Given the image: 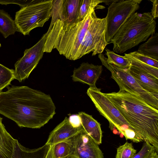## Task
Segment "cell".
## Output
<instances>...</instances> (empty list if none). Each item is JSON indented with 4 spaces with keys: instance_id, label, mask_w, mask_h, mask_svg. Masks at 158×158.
I'll return each mask as SVG.
<instances>
[{
    "instance_id": "cell-15",
    "label": "cell",
    "mask_w": 158,
    "mask_h": 158,
    "mask_svg": "<svg viewBox=\"0 0 158 158\" xmlns=\"http://www.w3.org/2000/svg\"><path fill=\"white\" fill-rule=\"evenodd\" d=\"M128 69L143 89L158 99V78L131 66Z\"/></svg>"
},
{
    "instance_id": "cell-1",
    "label": "cell",
    "mask_w": 158,
    "mask_h": 158,
    "mask_svg": "<svg viewBox=\"0 0 158 158\" xmlns=\"http://www.w3.org/2000/svg\"><path fill=\"white\" fill-rule=\"evenodd\" d=\"M6 87V91L0 92V114L20 127L40 128L55 114L49 95L25 86Z\"/></svg>"
},
{
    "instance_id": "cell-10",
    "label": "cell",
    "mask_w": 158,
    "mask_h": 158,
    "mask_svg": "<svg viewBox=\"0 0 158 158\" xmlns=\"http://www.w3.org/2000/svg\"><path fill=\"white\" fill-rule=\"evenodd\" d=\"M46 33L31 48L26 49L23 56L15 64V79L21 82L27 78L43 56Z\"/></svg>"
},
{
    "instance_id": "cell-27",
    "label": "cell",
    "mask_w": 158,
    "mask_h": 158,
    "mask_svg": "<svg viewBox=\"0 0 158 158\" xmlns=\"http://www.w3.org/2000/svg\"><path fill=\"white\" fill-rule=\"evenodd\" d=\"M131 66L158 78V69L132 59H128Z\"/></svg>"
},
{
    "instance_id": "cell-18",
    "label": "cell",
    "mask_w": 158,
    "mask_h": 158,
    "mask_svg": "<svg viewBox=\"0 0 158 158\" xmlns=\"http://www.w3.org/2000/svg\"><path fill=\"white\" fill-rule=\"evenodd\" d=\"M0 117V158H11L14 144V139L6 130Z\"/></svg>"
},
{
    "instance_id": "cell-9",
    "label": "cell",
    "mask_w": 158,
    "mask_h": 158,
    "mask_svg": "<svg viewBox=\"0 0 158 158\" xmlns=\"http://www.w3.org/2000/svg\"><path fill=\"white\" fill-rule=\"evenodd\" d=\"M87 93L100 113L109 121V127L111 131L114 127L118 131L124 125L132 128L105 94L101 91L100 89L89 87Z\"/></svg>"
},
{
    "instance_id": "cell-12",
    "label": "cell",
    "mask_w": 158,
    "mask_h": 158,
    "mask_svg": "<svg viewBox=\"0 0 158 158\" xmlns=\"http://www.w3.org/2000/svg\"><path fill=\"white\" fill-rule=\"evenodd\" d=\"M81 0H53L52 20L59 19L65 24L76 23Z\"/></svg>"
},
{
    "instance_id": "cell-2",
    "label": "cell",
    "mask_w": 158,
    "mask_h": 158,
    "mask_svg": "<svg viewBox=\"0 0 158 158\" xmlns=\"http://www.w3.org/2000/svg\"><path fill=\"white\" fill-rule=\"evenodd\" d=\"M105 94L143 141L153 146L158 152V110L122 89Z\"/></svg>"
},
{
    "instance_id": "cell-34",
    "label": "cell",
    "mask_w": 158,
    "mask_h": 158,
    "mask_svg": "<svg viewBox=\"0 0 158 158\" xmlns=\"http://www.w3.org/2000/svg\"><path fill=\"white\" fill-rule=\"evenodd\" d=\"M63 158H78L76 156L72 154L69 156L67 157H65Z\"/></svg>"
},
{
    "instance_id": "cell-7",
    "label": "cell",
    "mask_w": 158,
    "mask_h": 158,
    "mask_svg": "<svg viewBox=\"0 0 158 158\" xmlns=\"http://www.w3.org/2000/svg\"><path fill=\"white\" fill-rule=\"evenodd\" d=\"M142 0H119L111 3L108 8L105 19L106 39L110 43L122 25L139 8Z\"/></svg>"
},
{
    "instance_id": "cell-37",
    "label": "cell",
    "mask_w": 158,
    "mask_h": 158,
    "mask_svg": "<svg viewBox=\"0 0 158 158\" xmlns=\"http://www.w3.org/2000/svg\"><path fill=\"white\" fill-rule=\"evenodd\" d=\"M1 47V44L0 43V47Z\"/></svg>"
},
{
    "instance_id": "cell-36",
    "label": "cell",
    "mask_w": 158,
    "mask_h": 158,
    "mask_svg": "<svg viewBox=\"0 0 158 158\" xmlns=\"http://www.w3.org/2000/svg\"><path fill=\"white\" fill-rule=\"evenodd\" d=\"M120 135V137L121 138H123V137L124 135H123L122 133H121Z\"/></svg>"
},
{
    "instance_id": "cell-29",
    "label": "cell",
    "mask_w": 158,
    "mask_h": 158,
    "mask_svg": "<svg viewBox=\"0 0 158 158\" xmlns=\"http://www.w3.org/2000/svg\"><path fill=\"white\" fill-rule=\"evenodd\" d=\"M71 125L74 127H79L82 126L81 119L78 114H73L69 118Z\"/></svg>"
},
{
    "instance_id": "cell-16",
    "label": "cell",
    "mask_w": 158,
    "mask_h": 158,
    "mask_svg": "<svg viewBox=\"0 0 158 158\" xmlns=\"http://www.w3.org/2000/svg\"><path fill=\"white\" fill-rule=\"evenodd\" d=\"M78 114L81 118V126L84 132L96 144L98 145L101 144L102 135L100 123L92 115L84 112H79Z\"/></svg>"
},
{
    "instance_id": "cell-33",
    "label": "cell",
    "mask_w": 158,
    "mask_h": 158,
    "mask_svg": "<svg viewBox=\"0 0 158 158\" xmlns=\"http://www.w3.org/2000/svg\"><path fill=\"white\" fill-rule=\"evenodd\" d=\"M119 0H102L103 2H104L106 5L111 4L113 2H118Z\"/></svg>"
},
{
    "instance_id": "cell-20",
    "label": "cell",
    "mask_w": 158,
    "mask_h": 158,
    "mask_svg": "<svg viewBox=\"0 0 158 158\" xmlns=\"http://www.w3.org/2000/svg\"><path fill=\"white\" fill-rule=\"evenodd\" d=\"M102 2V0H81L76 23L83 20L95 9H102L98 5Z\"/></svg>"
},
{
    "instance_id": "cell-17",
    "label": "cell",
    "mask_w": 158,
    "mask_h": 158,
    "mask_svg": "<svg viewBox=\"0 0 158 158\" xmlns=\"http://www.w3.org/2000/svg\"><path fill=\"white\" fill-rule=\"evenodd\" d=\"M51 146L45 144L39 148L30 149L22 146L15 139L11 158H46Z\"/></svg>"
},
{
    "instance_id": "cell-25",
    "label": "cell",
    "mask_w": 158,
    "mask_h": 158,
    "mask_svg": "<svg viewBox=\"0 0 158 158\" xmlns=\"http://www.w3.org/2000/svg\"><path fill=\"white\" fill-rule=\"evenodd\" d=\"M124 56L128 59L135 60L158 69V60L141 54L137 51L125 53Z\"/></svg>"
},
{
    "instance_id": "cell-11",
    "label": "cell",
    "mask_w": 158,
    "mask_h": 158,
    "mask_svg": "<svg viewBox=\"0 0 158 158\" xmlns=\"http://www.w3.org/2000/svg\"><path fill=\"white\" fill-rule=\"evenodd\" d=\"M73 155L78 158H104L98 145L83 130L70 138Z\"/></svg>"
},
{
    "instance_id": "cell-14",
    "label": "cell",
    "mask_w": 158,
    "mask_h": 158,
    "mask_svg": "<svg viewBox=\"0 0 158 158\" xmlns=\"http://www.w3.org/2000/svg\"><path fill=\"white\" fill-rule=\"evenodd\" d=\"M83 130L82 126L74 127L70 123L69 118L64 119L50 133L46 144L53 145L71 138Z\"/></svg>"
},
{
    "instance_id": "cell-23",
    "label": "cell",
    "mask_w": 158,
    "mask_h": 158,
    "mask_svg": "<svg viewBox=\"0 0 158 158\" xmlns=\"http://www.w3.org/2000/svg\"><path fill=\"white\" fill-rule=\"evenodd\" d=\"M54 158H63L73 154V146L71 139L52 145Z\"/></svg>"
},
{
    "instance_id": "cell-26",
    "label": "cell",
    "mask_w": 158,
    "mask_h": 158,
    "mask_svg": "<svg viewBox=\"0 0 158 158\" xmlns=\"http://www.w3.org/2000/svg\"><path fill=\"white\" fill-rule=\"evenodd\" d=\"M136 152L132 143L126 142L117 148L115 158H132Z\"/></svg>"
},
{
    "instance_id": "cell-5",
    "label": "cell",
    "mask_w": 158,
    "mask_h": 158,
    "mask_svg": "<svg viewBox=\"0 0 158 158\" xmlns=\"http://www.w3.org/2000/svg\"><path fill=\"white\" fill-rule=\"evenodd\" d=\"M53 0H33L16 13L14 20L18 29L24 35L33 29L42 27L51 17Z\"/></svg>"
},
{
    "instance_id": "cell-19",
    "label": "cell",
    "mask_w": 158,
    "mask_h": 158,
    "mask_svg": "<svg viewBox=\"0 0 158 158\" xmlns=\"http://www.w3.org/2000/svg\"><path fill=\"white\" fill-rule=\"evenodd\" d=\"M137 51L139 53L158 60V34L152 35L147 41L140 45Z\"/></svg>"
},
{
    "instance_id": "cell-32",
    "label": "cell",
    "mask_w": 158,
    "mask_h": 158,
    "mask_svg": "<svg viewBox=\"0 0 158 158\" xmlns=\"http://www.w3.org/2000/svg\"><path fill=\"white\" fill-rule=\"evenodd\" d=\"M158 152L155 151L146 158H158Z\"/></svg>"
},
{
    "instance_id": "cell-3",
    "label": "cell",
    "mask_w": 158,
    "mask_h": 158,
    "mask_svg": "<svg viewBox=\"0 0 158 158\" xmlns=\"http://www.w3.org/2000/svg\"><path fill=\"white\" fill-rule=\"evenodd\" d=\"M95 11L78 23L67 25L59 19L51 20L46 33L44 52L56 49L60 54L71 60H77V54L89 26L96 17Z\"/></svg>"
},
{
    "instance_id": "cell-4",
    "label": "cell",
    "mask_w": 158,
    "mask_h": 158,
    "mask_svg": "<svg viewBox=\"0 0 158 158\" xmlns=\"http://www.w3.org/2000/svg\"><path fill=\"white\" fill-rule=\"evenodd\" d=\"M156 22L151 12H135L122 25L111 40L113 50L121 54L146 40L155 33Z\"/></svg>"
},
{
    "instance_id": "cell-31",
    "label": "cell",
    "mask_w": 158,
    "mask_h": 158,
    "mask_svg": "<svg viewBox=\"0 0 158 158\" xmlns=\"http://www.w3.org/2000/svg\"><path fill=\"white\" fill-rule=\"evenodd\" d=\"M46 158H54L53 152L52 145H51Z\"/></svg>"
},
{
    "instance_id": "cell-22",
    "label": "cell",
    "mask_w": 158,
    "mask_h": 158,
    "mask_svg": "<svg viewBox=\"0 0 158 158\" xmlns=\"http://www.w3.org/2000/svg\"><path fill=\"white\" fill-rule=\"evenodd\" d=\"M105 51L107 57L106 61L108 64L123 69H128L131 66L130 60L124 56L118 55L107 48Z\"/></svg>"
},
{
    "instance_id": "cell-8",
    "label": "cell",
    "mask_w": 158,
    "mask_h": 158,
    "mask_svg": "<svg viewBox=\"0 0 158 158\" xmlns=\"http://www.w3.org/2000/svg\"><path fill=\"white\" fill-rule=\"evenodd\" d=\"M107 44L105 19L96 17L92 19L80 47L77 60L91 52L92 56L101 54Z\"/></svg>"
},
{
    "instance_id": "cell-28",
    "label": "cell",
    "mask_w": 158,
    "mask_h": 158,
    "mask_svg": "<svg viewBox=\"0 0 158 158\" xmlns=\"http://www.w3.org/2000/svg\"><path fill=\"white\" fill-rule=\"evenodd\" d=\"M155 151L153 146L148 142L144 141L141 149L135 154L132 158H146Z\"/></svg>"
},
{
    "instance_id": "cell-6",
    "label": "cell",
    "mask_w": 158,
    "mask_h": 158,
    "mask_svg": "<svg viewBox=\"0 0 158 158\" xmlns=\"http://www.w3.org/2000/svg\"><path fill=\"white\" fill-rule=\"evenodd\" d=\"M98 57L102 64L111 73V77L117 83L120 89L132 93L153 108L158 110V99L144 90L130 74L128 69H123L108 64L106 57L100 54Z\"/></svg>"
},
{
    "instance_id": "cell-35",
    "label": "cell",
    "mask_w": 158,
    "mask_h": 158,
    "mask_svg": "<svg viewBox=\"0 0 158 158\" xmlns=\"http://www.w3.org/2000/svg\"><path fill=\"white\" fill-rule=\"evenodd\" d=\"M114 134H117L118 131L115 127H114L112 130Z\"/></svg>"
},
{
    "instance_id": "cell-30",
    "label": "cell",
    "mask_w": 158,
    "mask_h": 158,
    "mask_svg": "<svg viewBox=\"0 0 158 158\" xmlns=\"http://www.w3.org/2000/svg\"><path fill=\"white\" fill-rule=\"evenodd\" d=\"M152 3V7L151 12V15L154 19L158 17V0H151Z\"/></svg>"
},
{
    "instance_id": "cell-21",
    "label": "cell",
    "mask_w": 158,
    "mask_h": 158,
    "mask_svg": "<svg viewBox=\"0 0 158 158\" xmlns=\"http://www.w3.org/2000/svg\"><path fill=\"white\" fill-rule=\"evenodd\" d=\"M19 31L15 21L5 11L0 10V32L5 38Z\"/></svg>"
},
{
    "instance_id": "cell-13",
    "label": "cell",
    "mask_w": 158,
    "mask_h": 158,
    "mask_svg": "<svg viewBox=\"0 0 158 158\" xmlns=\"http://www.w3.org/2000/svg\"><path fill=\"white\" fill-rule=\"evenodd\" d=\"M102 71L101 65L83 62L78 68L74 69L72 76V80L74 81L87 84L90 87H96V83Z\"/></svg>"
},
{
    "instance_id": "cell-24",
    "label": "cell",
    "mask_w": 158,
    "mask_h": 158,
    "mask_svg": "<svg viewBox=\"0 0 158 158\" xmlns=\"http://www.w3.org/2000/svg\"><path fill=\"white\" fill-rule=\"evenodd\" d=\"M15 70L0 64V92L15 79Z\"/></svg>"
}]
</instances>
